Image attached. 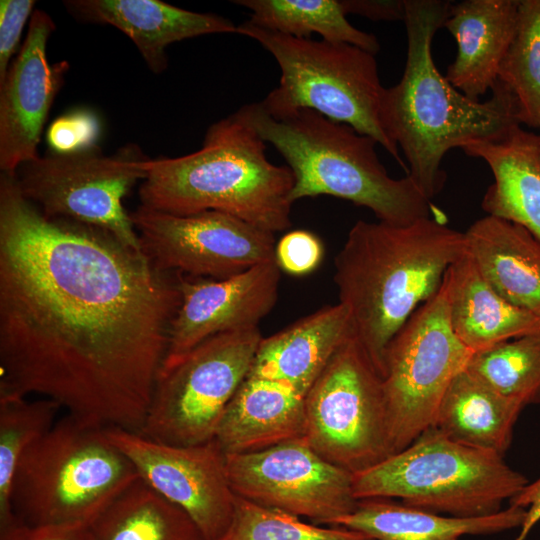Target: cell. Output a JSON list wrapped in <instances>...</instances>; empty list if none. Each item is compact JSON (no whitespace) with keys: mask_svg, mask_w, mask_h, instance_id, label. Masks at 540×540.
<instances>
[{"mask_svg":"<svg viewBox=\"0 0 540 540\" xmlns=\"http://www.w3.org/2000/svg\"><path fill=\"white\" fill-rule=\"evenodd\" d=\"M178 278L111 233L44 215L0 175V396L140 432L179 309Z\"/></svg>","mask_w":540,"mask_h":540,"instance_id":"cell-1","label":"cell"},{"mask_svg":"<svg viewBox=\"0 0 540 540\" xmlns=\"http://www.w3.org/2000/svg\"><path fill=\"white\" fill-rule=\"evenodd\" d=\"M466 253L465 233L435 216L407 225L359 220L352 226L335 257L333 280L354 337L381 378L393 337Z\"/></svg>","mask_w":540,"mask_h":540,"instance_id":"cell-2","label":"cell"},{"mask_svg":"<svg viewBox=\"0 0 540 540\" xmlns=\"http://www.w3.org/2000/svg\"><path fill=\"white\" fill-rule=\"evenodd\" d=\"M407 57L400 81L384 88L380 121L403 152L412 178L431 201L443 188L445 154L465 143L521 125L514 98L498 83L491 99L466 97L437 69L432 40L444 26L451 2L405 0Z\"/></svg>","mask_w":540,"mask_h":540,"instance_id":"cell-3","label":"cell"},{"mask_svg":"<svg viewBox=\"0 0 540 540\" xmlns=\"http://www.w3.org/2000/svg\"><path fill=\"white\" fill-rule=\"evenodd\" d=\"M265 150L251 128L227 116L208 128L196 152L148 161L141 205L174 215L220 211L272 233L288 229L293 174Z\"/></svg>","mask_w":540,"mask_h":540,"instance_id":"cell-4","label":"cell"},{"mask_svg":"<svg viewBox=\"0 0 540 540\" xmlns=\"http://www.w3.org/2000/svg\"><path fill=\"white\" fill-rule=\"evenodd\" d=\"M234 115L285 159L294 185L290 201L328 195L370 209L379 221L407 225L434 207L410 176L394 179L380 162L373 138L311 109L275 118L260 102Z\"/></svg>","mask_w":540,"mask_h":540,"instance_id":"cell-5","label":"cell"},{"mask_svg":"<svg viewBox=\"0 0 540 540\" xmlns=\"http://www.w3.org/2000/svg\"><path fill=\"white\" fill-rule=\"evenodd\" d=\"M106 427L66 413L27 448L11 494L22 524L89 527L139 477Z\"/></svg>","mask_w":540,"mask_h":540,"instance_id":"cell-6","label":"cell"},{"mask_svg":"<svg viewBox=\"0 0 540 540\" xmlns=\"http://www.w3.org/2000/svg\"><path fill=\"white\" fill-rule=\"evenodd\" d=\"M528 483L503 456L457 443L433 426L406 448L353 474L357 500L398 499L458 518L494 515Z\"/></svg>","mask_w":540,"mask_h":540,"instance_id":"cell-7","label":"cell"},{"mask_svg":"<svg viewBox=\"0 0 540 540\" xmlns=\"http://www.w3.org/2000/svg\"><path fill=\"white\" fill-rule=\"evenodd\" d=\"M237 34L256 40L280 67L279 85L260 101L267 113L279 118L314 110L373 138L408 170L381 125L384 87L374 54L348 43L296 38L249 20L237 26Z\"/></svg>","mask_w":540,"mask_h":540,"instance_id":"cell-8","label":"cell"},{"mask_svg":"<svg viewBox=\"0 0 540 540\" xmlns=\"http://www.w3.org/2000/svg\"><path fill=\"white\" fill-rule=\"evenodd\" d=\"M473 354L452 329L444 276L436 294L411 315L386 349L381 380L393 454L432 426L448 386Z\"/></svg>","mask_w":540,"mask_h":540,"instance_id":"cell-9","label":"cell"},{"mask_svg":"<svg viewBox=\"0 0 540 540\" xmlns=\"http://www.w3.org/2000/svg\"><path fill=\"white\" fill-rule=\"evenodd\" d=\"M262 338L258 327L220 333L160 370L139 433L177 446L213 440L227 405L250 373Z\"/></svg>","mask_w":540,"mask_h":540,"instance_id":"cell-10","label":"cell"},{"mask_svg":"<svg viewBox=\"0 0 540 540\" xmlns=\"http://www.w3.org/2000/svg\"><path fill=\"white\" fill-rule=\"evenodd\" d=\"M150 160L129 144L112 155L96 145L25 162L15 173L23 196L44 215L103 229L125 245L142 251L123 199L146 177Z\"/></svg>","mask_w":540,"mask_h":540,"instance_id":"cell-11","label":"cell"},{"mask_svg":"<svg viewBox=\"0 0 540 540\" xmlns=\"http://www.w3.org/2000/svg\"><path fill=\"white\" fill-rule=\"evenodd\" d=\"M304 411L307 443L353 474L393 454L382 380L354 334L305 394Z\"/></svg>","mask_w":540,"mask_h":540,"instance_id":"cell-12","label":"cell"},{"mask_svg":"<svg viewBox=\"0 0 540 540\" xmlns=\"http://www.w3.org/2000/svg\"><path fill=\"white\" fill-rule=\"evenodd\" d=\"M129 214L143 253L164 272L220 280L276 261L274 233L231 214L174 215L142 205Z\"/></svg>","mask_w":540,"mask_h":540,"instance_id":"cell-13","label":"cell"},{"mask_svg":"<svg viewBox=\"0 0 540 540\" xmlns=\"http://www.w3.org/2000/svg\"><path fill=\"white\" fill-rule=\"evenodd\" d=\"M226 467L235 495L317 525L330 526L358 503L353 473L327 461L305 439L226 455Z\"/></svg>","mask_w":540,"mask_h":540,"instance_id":"cell-14","label":"cell"},{"mask_svg":"<svg viewBox=\"0 0 540 540\" xmlns=\"http://www.w3.org/2000/svg\"><path fill=\"white\" fill-rule=\"evenodd\" d=\"M109 440L133 463L139 477L195 523L204 540H219L234 514L226 455L213 440L191 446L157 442L138 432L106 427Z\"/></svg>","mask_w":540,"mask_h":540,"instance_id":"cell-15","label":"cell"},{"mask_svg":"<svg viewBox=\"0 0 540 540\" xmlns=\"http://www.w3.org/2000/svg\"><path fill=\"white\" fill-rule=\"evenodd\" d=\"M176 275L181 303L160 370L212 336L258 327L278 298L280 268L276 261L220 280Z\"/></svg>","mask_w":540,"mask_h":540,"instance_id":"cell-16","label":"cell"},{"mask_svg":"<svg viewBox=\"0 0 540 540\" xmlns=\"http://www.w3.org/2000/svg\"><path fill=\"white\" fill-rule=\"evenodd\" d=\"M56 26L43 10H34L27 35L0 83V170L15 175L37 158L38 144L58 94L67 61L50 64L47 43Z\"/></svg>","mask_w":540,"mask_h":540,"instance_id":"cell-17","label":"cell"},{"mask_svg":"<svg viewBox=\"0 0 540 540\" xmlns=\"http://www.w3.org/2000/svg\"><path fill=\"white\" fill-rule=\"evenodd\" d=\"M67 11L77 20L109 24L128 36L148 68H167L166 48L175 42L216 33H237L229 19L185 10L159 0H69Z\"/></svg>","mask_w":540,"mask_h":540,"instance_id":"cell-18","label":"cell"},{"mask_svg":"<svg viewBox=\"0 0 540 540\" xmlns=\"http://www.w3.org/2000/svg\"><path fill=\"white\" fill-rule=\"evenodd\" d=\"M460 149L483 159L492 171L494 182L481 203L487 215L519 224L540 240L539 134L514 125Z\"/></svg>","mask_w":540,"mask_h":540,"instance_id":"cell-19","label":"cell"},{"mask_svg":"<svg viewBox=\"0 0 540 540\" xmlns=\"http://www.w3.org/2000/svg\"><path fill=\"white\" fill-rule=\"evenodd\" d=\"M519 0H465L451 4L444 26L457 43L446 79L471 100L492 90L513 38Z\"/></svg>","mask_w":540,"mask_h":540,"instance_id":"cell-20","label":"cell"},{"mask_svg":"<svg viewBox=\"0 0 540 540\" xmlns=\"http://www.w3.org/2000/svg\"><path fill=\"white\" fill-rule=\"evenodd\" d=\"M304 395L283 383L247 376L227 405L214 441L225 455L305 439Z\"/></svg>","mask_w":540,"mask_h":540,"instance_id":"cell-21","label":"cell"},{"mask_svg":"<svg viewBox=\"0 0 540 540\" xmlns=\"http://www.w3.org/2000/svg\"><path fill=\"white\" fill-rule=\"evenodd\" d=\"M353 335L349 310L325 306L262 338L248 376L277 381L304 395L337 350Z\"/></svg>","mask_w":540,"mask_h":540,"instance_id":"cell-22","label":"cell"},{"mask_svg":"<svg viewBox=\"0 0 540 540\" xmlns=\"http://www.w3.org/2000/svg\"><path fill=\"white\" fill-rule=\"evenodd\" d=\"M465 233L481 276L504 299L540 315V240L525 227L487 215Z\"/></svg>","mask_w":540,"mask_h":540,"instance_id":"cell-23","label":"cell"},{"mask_svg":"<svg viewBox=\"0 0 540 540\" xmlns=\"http://www.w3.org/2000/svg\"><path fill=\"white\" fill-rule=\"evenodd\" d=\"M445 276L452 329L473 353L540 333V315L513 305L497 293L481 276L468 251Z\"/></svg>","mask_w":540,"mask_h":540,"instance_id":"cell-24","label":"cell"},{"mask_svg":"<svg viewBox=\"0 0 540 540\" xmlns=\"http://www.w3.org/2000/svg\"><path fill=\"white\" fill-rule=\"evenodd\" d=\"M526 510L509 505L500 512L458 518L409 507L386 498L358 500L353 512L330 526L362 532L373 540H460L464 535H488L521 527Z\"/></svg>","mask_w":540,"mask_h":540,"instance_id":"cell-25","label":"cell"},{"mask_svg":"<svg viewBox=\"0 0 540 540\" xmlns=\"http://www.w3.org/2000/svg\"><path fill=\"white\" fill-rule=\"evenodd\" d=\"M523 409L465 368L448 386L432 426L457 443L504 456Z\"/></svg>","mask_w":540,"mask_h":540,"instance_id":"cell-26","label":"cell"},{"mask_svg":"<svg viewBox=\"0 0 540 540\" xmlns=\"http://www.w3.org/2000/svg\"><path fill=\"white\" fill-rule=\"evenodd\" d=\"M91 540H204L192 519L138 477L88 527Z\"/></svg>","mask_w":540,"mask_h":540,"instance_id":"cell-27","label":"cell"},{"mask_svg":"<svg viewBox=\"0 0 540 540\" xmlns=\"http://www.w3.org/2000/svg\"><path fill=\"white\" fill-rule=\"evenodd\" d=\"M251 11L253 24L296 38L310 39L317 33L322 40L348 43L372 54L380 49L374 34L351 25L341 0H235Z\"/></svg>","mask_w":540,"mask_h":540,"instance_id":"cell-28","label":"cell"},{"mask_svg":"<svg viewBox=\"0 0 540 540\" xmlns=\"http://www.w3.org/2000/svg\"><path fill=\"white\" fill-rule=\"evenodd\" d=\"M61 408L44 397L0 396V536L22 524L11 505L18 463L27 448L52 428Z\"/></svg>","mask_w":540,"mask_h":540,"instance_id":"cell-29","label":"cell"},{"mask_svg":"<svg viewBox=\"0 0 540 540\" xmlns=\"http://www.w3.org/2000/svg\"><path fill=\"white\" fill-rule=\"evenodd\" d=\"M496 83L515 100L521 124L540 127V0H519L513 38Z\"/></svg>","mask_w":540,"mask_h":540,"instance_id":"cell-30","label":"cell"},{"mask_svg":"<svg viewBox=\"0 0 540 540\" xmlns=\"http://www.w3.org/2000/svg\"><path fill=\"white\" fill-rule=\"evenodd\" d=\"M467 369L524 408L540 404V333L474 353Z\"/></svg>","mask_w":540,"mask_h":540,"instance_id":"cell-31","label":"cell"},{"mask_svg":"<svg viewBox=\"0 0 540 540\" xmlns=\"http://www.w3.org/2000/svg\"><path fill=\"white\" fill-rule=\"evenodd\" d=\"M219 540H373L341 526L322 527L236 495L232 521Z\"/></svg>","mask_w":540,"mask_h":540,"instance_id":"cell-32","label":"cell"},{"mask_svg":"<svg viewBox=\"0 0 540 540\" xmlns=\"http://www.w3.org/2000/svg\"><path fill=\"white\" fill-rule=\"evenodd\" d=\"M100 135V123L88 110H75L55 119L46 133L51 151L69 153L92 146Z\"/></svg>","mask_w":540,"mask_h":540,"instance_id":"cell-33","label":"cell"},{"mask_svg":"<svg viewBox=\"0 0 540 540\" xmlns=\"http://www.w3.org/2000/svg\"><path fill=\"white\" fill-rule=\"evenodd\" d=\"M322 257L321 241L306 230H294L285 234L275 247V259L279 268L295 276L315 270Z\"/></svg>","mask_w":540,"mask_h":540,"instance_id":"cell-34","label":"cell"},{"mask_svg":"<svg viewBox=\"0 0 540 540\" xmlns=\"http://www.w3.org/2000/svg\"><path fill=\"white\" fill-rule=\"evenodd\" d=\"M35 3L34 0L0 1V83L18 50L23 28L34 12Z\"/></svg>","mask_w":540,"mask_h":540,"instance_id":"cell-35","label":"cell"},{"mask_svg":"<svg viewBox=\"0 0 540 540\" xmlns=\"http://www.w3.org/2000/svg\"><path fill=\"white\" fill-rule=\"evenodd\" d=\"M0 540H91V534L86 526H28L21 524L0 537Z\"/></svg>","mask_w":540,"mask_h":540,"instance_id":"cell-36","label":"cell"},{"mask_svg":"<svg viewBox=\"0 0 540 540\" xmlns=\"http://www.w3.org/2000/svg\"><path fill=\"white\" fill-rule=\"evenodd\" d=\"M347 14H357L373 21H404L405 0H341Z\"/></svg>","mask_w":540,"mask_h":540,"instance_id":"cell-37","label":"cell"},{"mask_svg":"<svg viewBox=\"0 0 540 540\" xmlns=\"http://www.w3.org/2000/svg\"><path fill=\"white\" fill-rule=\"evenodd\" d=\"M510 505L526 510L521 531L515 540H525L533 526L540 521V477L526 484L509 500Z\"/></svg>","mask_w":540,"mask_h":540,"instance_id":"cell-38","label":"cell"},{"mask_svg":"<svg viewBox=\"0 0 540 540\" xmlns=\"http://www.w3.org/2000/svg\"><path fill=\"white\" fill-rule=\"evenodd\" d=\"M539 130H540V127H539ZM539 136H540V132H539Z\"/></svg>","mask_w":540,"mask_h":540,"instance_id":"cell-39","label":"cell"}]
</instances>
